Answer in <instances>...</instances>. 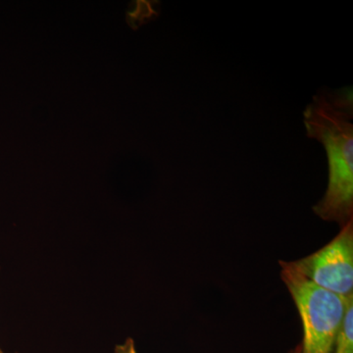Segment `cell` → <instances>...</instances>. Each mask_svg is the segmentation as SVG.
Returning a JSON list of instances; mask_svg holds the SVG:
<instances>
[{"label": "cell", "instance_id": "1", "mask_svg": "<svg viewBox=\"0 0 353 353\" xmlns=\"http://www.w3.org/2000/svg\"><path fill=\"white\" fill-rule=\"evenodd\" d=\"M303 124L308 138L319 141L328 158V185L313 212L320 219L345 226L353 220L352 88L317 92L304 109Z\"/></svg>", "mask_w": 353, "mask_h": 353}, {"label": "cell", "instance_id": "2", "mask_svg": "<svg viewBox=\"0 0 353 353\" xmlns=\"http://www.w3.org/2000/svg\"><path fill=\"white\" fill-rule=\"evenodd\" d=\"M280 276L301 318V353H331L353 297L345 299L318 287L280 260Z\"/></svg>", "mask_w": 353, "mask_h": 353}, {"label": "cell", "instance_id": "4", "mask_svg": "<svg viewBox=\"0 0 353 353\" xmlns=\"http://www.w3.org/2000/svg\"><path fill=\"white\" fill-rule=\"evenodd\" d=\"M331 353H353V301L348 304L345 319Z\"/></svg>", "mask_w": 353, "mask_h": 353}, {"label": "cell", "instance_id": "7", "mask_svg": "<svg viewBox=\"0 0 353 353\" xmlns=\"http://www.w3.org/2000/svg\"><path fill=\"white\" fill-rule=\"evenodd\" d=\"M0 353H4L3 352H2L1 348H0Z\"/></svg>", "mask_w": 353, "mask_h": 353}, {"label": "cell", "instance_id": "5", "mask_svg": "<svg viewBox=\"0 0 353 353\" xmlns=\"http://www.w3.org/2000/svg\"><path fill=\"white\" fill-rule=\"evenodd\" d=\"M114 353H138V350H137L136 343H134V340L129 338L125 341V343L118 345L115 347Z\"/></svg>", "mask_w": 353, "mask_h": 353}, {"label": "cell", "instance_id": "6", "mask_svg": "<svg viewBox=\"0 0 353 353\" xmlns=\"http://www.w3.org/2000/svg\"><path fill=\"white\" fill-rule=\"evenodd\" d=\"M301 345H297L296 347L294 348H292V350H290V352L289 353H301Z\"/></svg>", "mask_w": 353, "mask_h": 353}, {"label": "cell", "instance_id": "3", "mask_svg": "<svg viewBox=\"0 0 353 353\" xmlns=\"http://www.w3.org/2000/svg\"><path fill=\"white\" fill-rule=\"evenodd\" d=\"M289 263L321 289L345 299L353 297V220L341 227L326 245Z\"/></svg>", "mask_w": 353, "mask_h": 353}]
</instances>
